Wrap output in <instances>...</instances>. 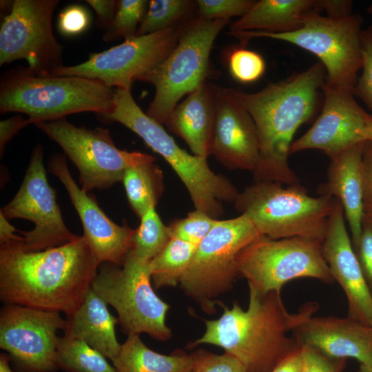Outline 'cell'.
Returning <instances> with one entry per match:
<instances>
[{
    "instance_id": "1f68e13d",
    "label": "cell",
    "mask_w": 372,
    "mask_h": 372,
    "mask_svg": "<svg viewBox=\"0 0 372 372\" xmlns=\"http://www.w3.org/2000/svg\"><path fill=\"white\" fill-rule=\"evenodd\" d=\"M145 0H120L116 15L102 39L110 42L120 38L129 40L136 37L138 26L146 12Z\"/></svg>"
},
{
    "instance_id": "83f0119b",
    "label": "cell",
    "mask_w": 372,
    "mask_h": 372,
    "mask_svg": "<svg viewBox=\"0 0 372 372\" xmlns=\"http://www.w3.org/2000/svg\"><path fill=\"white\" fill-rule=\"evenodd\" d=\"M123 183L130 205L141 218L156 206L163 188L162 174L154 163L131 167L124 173Z\"/></svg>"
},
{
    "instance_id": "ffe728a7",
    "label": "cell",
    "mask_w": 372,
    "mask_h": 372,
    "mask_svg": "<svg viewBox=\"0 0 372 372\" xmlns=\"http://www.w3.org/2000/svg\"><path fill=\"white\" fill-rule=\"evenodd\" d=\"M322 247L334 281L346 296L348 317L370 326L372 294L349 236L342 207L337 198Z\"/></svg>"
},
{
    "instance_id": "4dcf8cb0",
    "label": "cell",
    "mask_w": 372,
    "mask_h": 372,
    "mask_svg": "<svg viewBox=\"0 0 372 372\" xmlns=\"http://www.w3.org/2000/svg\"><path fill=\"white\" fill-rule=\"evenodd\" d=\"M193 2L188 0H151L137 30L136 37L178 25L191 12Z\"/></svg>"
},
{
    "instance_id": "4fadbf2b",
    "label": "cell",
    "mask_w": 372,
    "mask_h": 372,
    "mask_svg": "<svg viewBox=\"0 0 372 372\" xmlns=\"http://www.w3.org/2000/svg\"><path fill=\"white\" fill-rule=\"evenodd\" d=\"M59 0H14L0 28V66L25 60L34 73L48 76L63 66V46L52 19Z\"/></svg>"
},
{
    "instance_id": "60d3db41",
    "label": "cell",
    "mask_w": 372,
    "mask_h": 372,
    "mask_svg": "<svg viewBox=\"0 0 372 372\" xmlns=\"http://www.w3.org/2000/svg\"><path fill=\"white\" fill-rule=\"evenodd\" d=\"M364 211L372 214V143L365 141L362 162Z\"/></svg>"
},
{
    "instance_id": "b9f144b4",
    "label": "cell",
    "mask_w": 372,
    "mask_h": 372,
    "mask_svg": "<svg viewBox=\"0 0 372 372\" xmlns=\"http://www.w3.org/2000/svg\"><path fill=\"white\" fill-rule=\"evenodd\" d=\"M96 13V25L99 29L106 30L111 25L116 15L117 0H86Z\"/></svg>"
},
{
    "instance_id": "f1b7e54d",
    "label": "cell",
    "mask_w": 372,
    "mask_h": 372,
    "mask_svg": "<svg viewBox=\"0 0 372 372\" xmlns=\"http://www.w3.org/2000/svg\"><path fill=\"white\" fill-rule=\"evenodd\" d=\"M100 352L83 340L64 335L59 337L56 365L68 372H116Z\"/></svg>"
},
{
    "instance_id": "7c38bea8",
    "label": "cell",
    "mask_w": 372,
    "mask_h": 372,
    "mask_svg": "<svg viewBox=\"0 0 372 372\" xmlns=\"http://www.w3.org/2000/svg\"><path fill=\"white\" fill-rule=\"evenodd\" d=\"M35 126L55 141L77 167L81 187L87 193L107 189L122 181L127 169L156 160L148 154L118 149L107 128L77 127L65 118Z\"/></svg>"
},
{
    "instance_id": "8992f818",
    "label": "cell",
    "mask_w": 372,
    "mask_h": 372,
    "mask_svg": "<svg viewBox=\"0 0 372 372\" xmlns=\"http://www.w3.org/2000/svg\"><path fill=\"white\" fill-rule=\"evenodd\" d=\"M234 203L262 236L322 242L335 198L311 196L299 183L284 187L277 182L258 181L238 193Z\"/></svg>"
},
{
    "instance_id": "f907efd6",
    "label": "cell",
    "mask_w": 372,
    "mask_h": 372,
    "mask_svg": "<svg viewBox=\"0 0 372 372\" xmlns=\"http://www.w3.org/2000/svg\"><path fill=\"white\" fill-rule=\"evenodd\" d=\"M370 327H371V331H372V318H371V323H370Z\"/></svg>"
},
{
    "instance_id": "cb8c5ba5",
    "label": "cell",
    "mask_w": 372,
    "mask_h": 372,
    "mask_svg": "<svg viewBox=\"0 0 372 372\" xmlns=\"http://www.w3.org/2000/svg\"><path fill=\"white\" fill-rule=\"evenodd\" d=\"M107 305L90 287L81 305L67 316L64 335L83 340L112 362L121 344L115 333L118 318Z\"/></svg>"
},
{
    "instance_id": "d6986e66",
    "label": "cell",
    "mask_w": 372,
    "mask_h": 372,
    "mask_svg": "<svg viewBox=\"0 0 372 372\" xmlns=\"http://www.w3.org/2000/svg\"><path fill=\"white\" fill-rule=\"evenodd\" d=\"M324 101L320 114L302 136L293 141L290 154L318 149L331 158L362 142L360 133L372 114L356 102L353 92L324 85Z\"/></svg>"
},
{
    "instance_id": "3957f363",
    "label": "cell",
    "mask_w": 372,
    "mask_h": 372,
    "mask_svg": "<svg viewBox=\"0 0 372 372\" xmlns=\"http://www.w3.org/2000/svg\"><path fill=\"white\" fill-rule=\"evenodd\" d=\"M249 304H220L222 315L205 320L203 335L189 347L209 344L233 355L247 372H271L285 356L300 346L291 335L293 313L287 310L281 292L261 294L249 286Z\"/></svg>"
},
{
    "instance_id": "44dd1931",
    "label": "cell",
    "mask_w": 372,
    "mask_h": 372,
    "mask_svg": "<svg viewBox=\"0 0 372 372\" xmlns=\"http://www.w3.org/2000/svg\"><path fill=\"white\" fill-rule=\"evenodd\" d=\"M210 154L225 167L254 172L260 161V141L249 113L228 89H217Z\"/></svg>"
},
{
    "instance_id": "52a82bcc",
    "label": "cell",
    "mask_w": 372,
    "mask_h": 372,
    "mask_svg": "<svg viewBox=\"0 0 372 372\" xmlns=\"http://www.w3.org/2000/svg\"><path fill=\"white\" fill-rule=\"evenodd\" d=\"M363 18L352 14L344 18L324 17L320 12L309 14L303 25L286 33L254 31L229 32L246 43L254 38L283 41L300 47L320 60L326 70L324 85L353 93L361 69L360 34Z\"/></svg>"
},
{
    "instance_id": "7a4b0ae2",
    "label": "cell",
    "mask_w": 372,
    "mask_h": 372,
    "mask_svg": "<svg viewBox=\"0 0 372 372\" xmlns=\"http://www.w3.org/2000/svg\"><path fill=\"white\" fill-rule=\"evenodd\" d=\"M325 80L326 70L320 62L257 92L228 88L233 98L249 113L257 128L260 157L253 172L255 182L299 183L288 162L293 138L299 127L313 115L318 91Z\"/></svg>"
},
{
    "instance_id": "c3c4849f",
    "label": "cell",
    "mask_w": 372,
    "mask_h": 372,
    "mask_svg": "<svg viewBox=\"0 0 372 372\" xmlns=\"http://www.w3.org/2000/svg\"><path fill=\"white\" fill-rule=\"evenodd\" d=\"M358 372H372V366L360 364Z\"/></svg>"
},
{
    "instance_id": "d590c367",
    "label": "cell",
    "mask_w": 372,
    "mask_h": 372,
    "mask_svg": "<svg viewBox=\"0 0 372 372\" xmlns=\"http://www.w3.org/2000/svg\"><path fill=\"white\" fill-rule=\"evenodd\" d=\"M256 1L252 0H198V17L207 20L226 19L243 17Z\"/></svg>"
},
{
    "instance_id": "ab89813d",
    "label": "cell",
    "mask_w": 372,
    "mask_h": 372,
    "mask_svg": "<svg viewBox=\"0 0 372 372\" xmlns=\"http://www.w3.org/2000/svg\"><path fill=\"white\" fill-rule=\"evenodd\" d=\"M89 24V15L86 10L78 5L70 6L59 14L58 28L59 31L68 36L83 32Z\"/></svg>"
},
{
    "instance_id": "9c48e42d",
    "label": "cell",
    "mask_w": 372,
    "mask_h": 372,
    "mask_svg": "<svg viewBox=\"0 0 372 372\" xmlns=\"http://www.w3.org/2000/svg\"><path fill=\"white\" fill-rule=\"evenodd\" d=\"M91 287L115 309L118 323L128 335L145 333L159 341L172 337L171 329L165 322L169 305L154 292L149 261L140 258L131 250L122 268L103 262Z\"/></svg>"
},
{
    "instance_id": "681fc988",
    "label": "cell",
    "mask_w": 372,
    "mask_h": 372,
    "mask_svg": "<svg viewBox=\"0 0 372 372\" xmlns=\"http://www.w3.org/2000/svg\"><path fill=\"white\" fill-rule=\"evenodd\" d=\"M367 12H368L369 14H372V5L370 6L367 8Z\"/></svg>"
},
{
    "instance_id": "ac0fdd59",
    "label": "cell",
    "mask_w": 372,
    "mask_h": 372,
    "mask_svg": "<svg viewBox=\"0 0 372 372\" xmlns=\"http://www.w3.org/2000/svg\"><path fill=\"white\" fill-rule=\"evenodd\" d=\"M315 303L293 313L291 335L300 346H308L334 359H355L372 366L370 326L349 318L314 317Z\"/></svg>"
},
{
    "instance_id": "484cf974",
    "label": "cell",
    "mask_w": 372,
    "mask_h": 372,
    "mask_svg": "<svg viewBox=\"0 0 372 372\" xmlns=\"http://www.w3.org/2000/svg\"><path fill=\"white\" fill-rule=\"evenodd\" d=\"M193 362L192 353L161 354L149 349L139 335H129L112 363L116 372H190Z\"/></svg>"
},
{
    "instance_id": "d4e9b609",
    "label": "cell",
    "mask_w": 372,
    "mask_h": 372,
    "mask_svg": "<svg viewBox=\"0 0 372 372\" xmlns=\"http://www.w3.org/2000/svg\"><path fill=\"white\" fill-rule=\"evenodd\" d=\"M321 12L319 0H260L232 23L231 32L286 33L298 30L311 13Z\"/></svg>"
},
{
    "instance_id": "30bf717a",
    "label": "cell",
    "mask_w": 372,
    "mask_h": 372,
    "mask_svg": "<svg viewBox=\"0 0 372 372\" xmlns=\"http://www.w3.org/2000/svg\"><path fill=\"white\" fill-rule=\"evenodd\" d=\"M260 236L245 214L218 220L197 245L189 266L180 281L182 290L198 302L203 311L214 313L217 298L232 288L239 275L238 255Z\"/></svg>"
},
{
    "instance_id": "e0dca14e",
    "label": "cell",
    "mask_w": 372,
    "mask_h": 372,
    "mask_svg": "<svg viewBox=\"0 0 372 372\" xmlns=\"http://www.w3.org/2000/svg\"><path fill=\"white\" fill-rule=\"evenodd\" d=\"M49 172L64 185L81 221L83 236L100 264L122 266L132 249L135 229L126 223L119 225L113 222L96 201L76 185L65 155L56 154L50 157Z\"/></svg>"
},
{
    "instance_id": "836d02e7",
    "label": "cell",
    "mask_w": 372,
    "mask_h": 372,
    "mask_svg": "<svg viewBox=\"0 0 372 372\" xmlns=\"http://www.w3.org/2000/svg\"><path fill=\"white\" fill-rule=\"evenodd\" d=\"M228 64L233 78L243 83L258 80L266 68L265 61L259 53L242 48L230 53Z\"/></svg>"
},
{
    "instance_id": "4316f807",
    "label": "cell",
    "mask_w": 372,
    "mask_h": 372,
    "mask_svg": "<svg viewBox=\"0 0 372 372\" xmlns=\"http://www.w3.org/2000/svg\"><path fill=\"white\" fill-rule=\"evenodd\" d=\"M197 245L171 238L163 249L149 261L155 289L176 287L189 266Z\"/></svg>"
},
{
    "instance_id": "8fae6325",
    "label": "cell",
    "mask_w": 372,
    "mask_h": 372,
    "mask_svg": "<svg viewBox=\"0 0 372 372\" xmlns=\"http://www.w3.org/2000/svg\"><path fill=\"white\" fill-rule=\"evenodd\" d=\"M322 244L298 237L271 239L260 236L238 255L239 275L263 295L281 292L286 283L298 278L332 283L334 279L323 256Z\"/></svg>"
},
{
    "instance_id": "ee69618b",
    "label": "cell",
    "mask_w": 372,
    "mask_h": 372,
    "mask_svg": "<svg viewBox=\"0 0 372 372\" xmlns=\"http://www.w3.org/2000/svg\"><path fill=\"white\" fill-rule=\"evenodd\" d=\"M322 11L324 10L327 17L344 18L352 14L353 2L349 0H319Z\"/></svg>"
},
{
    "instance_id": "7dc6e473",
    "label": "cell",
    "mask_w": 372,
    "mask_h": 372,
    "mask_svg": "<svg viewBox=\"0 0 372 372\" xmlns=\"http://www.w3.org/2000/svg\"><path fill=\"white\" fill-rule=\"evenodd\" d=\"M10 360V357L4 354L1 353L0 355V372H13L9 361Z\"/></svg>"
},
{
    "instance_id": "7402d4cb",
    "label": "cell",
    "mask_w": 372,
    "mask_h": 372,
    "mask_svg": "<svg viewBox=\"0 0 372 372\" xmlns=\"http://www.w3.org/2000/svg\"><path fill=\"white\" fill-rule=\"evenodd\" d=\"M364 143L359 142L330 158L327 180L318 191L320 196H329L340 201L353 248L360 236L364 211L362 162Z\"/></svg>"
},
{
    "instance_id": "d6a6232c",
    "label": "cell",
    "mask_w": 372,
    "mask_h": 372,
    "mask_svg": "<svg viewBox=\"0 0 372 372\" xmlns=\"http://www.w3.org/2000/svg\"><path fill=\"white\" fill-rule=\"evenodd\" d=\"M218 220L203 211L195 209L187 217L174 222L168 227L170 237L198 245Z\"/></svg>"
},
{
    "instance_id": "f546056e",
    "label": "cell",
    "mask_w": 372,
    "mask_h": 372,
    "mask_svg": "<svg viewBox=\"0 0 372 372\" xmlns=\"http://www.w3.org/2000/svg\"><path fill=\"white\" fill-rule=\"evenodd\" d=\"M155 207H150L140 218L133 239L132 251L147 261L158 255L171 238L169 228L161 221Z\"/></svg>"
},
{
    "instance_id": "2e32d148",
    "label": "cell",
    "mask_w": 372,
    "mask_h": 372,
    "mask_svg": "<svg viewBox=\"0 0 372 372\" xmlns=\"http://www.w3.org/2000/svg\"><path fill=\"white\" fill-rule=\"evenodd\" d=\"M65 326L59 312L8 304L0 313V347L26 372H54L56 333Z\"/></svg>"
},
{
    "instance_id": "bcb514c9",
    "label": "cell",
    "mask_w": 372,
    "mask_h": 372,
    "mask_svg": "<svg viewBox=\"0 0 372 372\" xmlns=\"http://www.w3.org/2000/svg\"><path fill=\"white\" fill-rule=\"evenodd\" d=\"M360 137L362 141L372 143V118L368 121L364 128L362 130Z\"/></svg>"
},
{
    "instance_id": "e575fe53",
    "label": "cell",
    "mask_w": 372,
    "mask_h": 372,
    "mask_svg": "<svg viewBox=\"0 0 372 372\" xmlns=\"http://www.w3.org/2000/svg\"><path fill=\"white\" fill-rule=\"evenodd\" d=\"M360 43L362 72L357 80L353 94L372 111V25L362 30Z\"/></svg>"
},
{
    "instance_id": "8d00e7d4",
    "label": "cell",
    "mask_w": 372,
    "mask_h": 372,
    "mask_svg": "<svg viewBox=\"0 0 372 372\" xmlns=\"http://www.w3.org/2000/svg\"><path fill=\"white\" fill-rule=\"evenodd\" d=\"M192 355L194 362L190 372H247L238 360L226 352L216 355L198 349Z\"/></svg>"
},
{
    "instance_id": "5b68a950",
    "label": "cell",
    "mask_w": 372,
    "mask_h": 372,
    "mask_svg": "<svg viewBox=\"0 0 372 372\" xmlns=\"http://www.w3.org/2000/svg\"><path fill=\"white\" fill-rule=\"evenodd\" d=\"M116 121L138 135L171 166L186 187L196 209L214 218L223 213V202H234L238 192L225 177L214 173L207 158L181 148L160 124L135 102L131 89L114 88L110 112L100 115Z\"/></svg>"
},
{
    "instance_id": "5bb4252c",
    "label": "cell",
    "mask_w": 372,
    "mask_h": 372,
    "mask_svg": "<svg viewBox=\"0 0 372 372\" xmlns=\"http://www.w3.org/2000/svg\"><path fill=\"white\" fill-rule=\"evenodd\" d=\"M183 25L135 37L105 51L90 53L78 65L61 66L48 76H76L113 88L131 89L132 83L159 65L176 46Z\"/></svg>"
},
{
    "instance_id": "ba28073f",
    "label": "cell",
    "mask_w": 372,
    "mask_h": 372,
    "mask_svg": "<svg viewBox=\"0 0 372 372\" xmlns=\"http://www.w3.org/2000/svg\"><path fill=\"white\" fill-rule=\"evenodd\" d=\"M229 20L198 17L182 26L169 55L137 81L154 85L155 94L147 114L165 123L178 101L205 82L215 39Z\"/></svg>"
},
{
    "instance_id": "74e56055",
    "label": "cell",
    "mask_w": 372,
    "mask_h": 372,
    "mask_svg": "<svg viewBox=\"0 0 372 372\" xmlns=\"http://www.w3.org/2000/svg\"><path fill=\"white\" fill-rule=\"evenodd\" d=\"M372 294V214L363 211L361 234L353 248Z\"/></svg>"
},
{
    "instance_id": "603a6c76",
    "label": "cell",
    "mask_w": 372,
    "mask_h": 372,
    "mask_svg": "<svg viewBox=\"0 0 372 372\" xmlns=\"http://www.w3.org/2000/svg\"><path fill=\"white\" fill-rule=\"evenodd\" d=\"M216 91L205 82L174 107L165 122L193 154L205 158L210 155Z\"/></svg>"
},
{
    "instance_id": "6da1fadb",
    "label": "cell",
    "mask_w": 372,
    "mask_h": 372,
    "mask_svg": "<svg viewBox=\"0 0 372 372\" xmlns=\"http://www.w3.org/2000/svg\"><path fill=\"white\" fill-rule=\"evenodd\" d=\"M21 236L0 243V298L71 315L83 302L101 265L84 237L39 251H28Z\"/></svg>"
},
{
    "instance_id": "9a60e30c",
    "label": "cell",
    "mask_w": 372,
    "mask_h": 372,
    "mask_svg": "<svg viewBox=\"0 0 372 372\" xmlns=\"http://www.w3.org/2000/svg\"><path fill=\"white\" fill-rule=\"evenodd\" d=\"M0 214L6 219L23 218L34 227L21 234V245L28 251H39L59 247L79 238L66 227L56 202L54 189L48 183L43 164V149L36 145L23 183L14 197Z\"/></svg>"
},
{
    "instance_id": "f6af8a7d",
    "label": "cell",
    "mask_w": 372,
    "mask_h": 372,
    "mask_svg": "<svg viewBox=\"0 0 372 372\" xmlns=\"http://www.w3.org/2000/svg\"><path fill=\"white\" fill-rule=\"evenodd\" d=\"M301 347L282 359L271 372H302Z\"/></svg>"
},
{
    "instance_id": "7bdbcfd3",
    "label": "cell",
    "mask_w": 372,
    "mask_h": 372,
    "mask_svg": "<svg viewBox=\"0 0 372 372\" xmlns=\"http://www.w3.org/2000/svg\"><path fill=\"white\" fill-rule=\"evenodd\" d=\"M30 124L29 119L20 114L1 121L0 122V153L4 152L6 144L22 128Z\"/></svg>"
},
{
    "instance_id": "f35d334b",
    "label": "cell",
    "mask_w": 372,
    "mask_h": 372,
    "mask_svg": "<svg viewBox=\"0 0 372 372\" xmlns=\"http://www.w3.org/2000/svg\"><path fill=\"white\" fill-rule=\"evenodd\" d=\"M300 347L302 372H343L347 360L331 358L310 347Z\"/></svg>"
},
{
    "instance_id": "277c9868",
    "label": "cell",
    "mask_w": 372,
    "mask_h": 372,
    "mask_svg": "<svg viewBox=\"0 0 372 372\" xmlns=\"http://www.w3.org/2000/svg\"><path fill=\"white\" fill-rule=\"evenodd\" d=\"M114 92L95 79L41 76L17 65L1 75L0 113L25 114L34 125L80 112L102 115L112 110Z\"/></svg>"
}]
</instances>
